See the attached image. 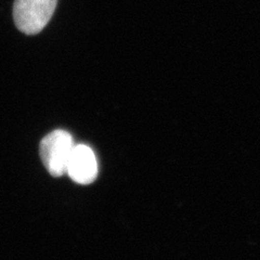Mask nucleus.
I'll list each match as a JSON object with an SVG mask.
<instances>
[{
  "instance_id": "1",
  "label": "nucleus",
  "mask_w": 260,
  "mask_h": 260,
  "mask_svg": "<svg viewBox=\"0 0 260 260\" xmlns=\"http://www.w3.org/2000/svg\"><path fill=\"white\" fill-rule=\"evenodd\" d=\"M58 0H14L13 21L16 28L28 36L37 35L51 20Z\"/></svg>"
},
{
  "instance_id": "3",
  "label": "nucleus",
  "mask_w": 260,
  "mask_h": 260,
  "mask_svg": "<svg viewBox=\"0 0 260 260\" xmlns=\"http://www.w3.org/2000/svg\"><path fill=\"white\" fill-rule=\"evenodd\" d=\"M67 174L73 181L89 184L98 175V162L93 151L85 144L75 145L69 160Z\"/></svg>"
},
{
  "instance_id": "2",
  "label": "nucleus",
  "mask_w": 260,
  "mask_h": 260,
  "mask_svg": "<svg viewBox=\"0 0 260 260\" xmlns=\"http://www.w3.org/2000/svg\"><path fill=\"white\" fill-rule=\"evenodd\" d=\"M74 146L72 136L65 130H54L44 138L40 142L39 154L49 174L53 177L67 174Z\"/></svg>"
}]
</instances>
